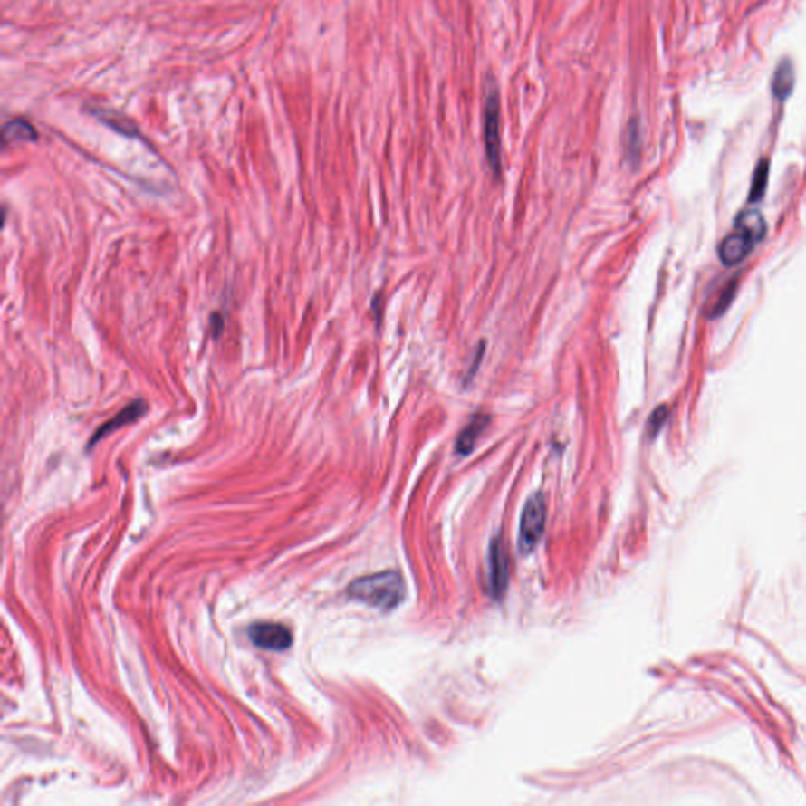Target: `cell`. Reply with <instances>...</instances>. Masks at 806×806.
Wrapping results in <instances>:
<instances>
[{
  "label": "cell",
  "mask_w": 806,
  "mask_h": 806,
  "mask_svg": "<svg viewBox=\"0 0 806 806\" xmlns=\"http://www.w3.org/2000/svg\"><path fill=\"white\" fill-rule=\"evenodd\" d=\"M756 245L758 243L752 236L734 227L731 234L723 238L722 245L718 247V255L724 265L734 266L746 259Z\"/></svg>",
  "instance_id": "cell-6"
},
{
  "label": "cell",
  "mask_w": 806,
  "mask_h": 806,
  "mask_svg": "<svg viewBox=\"0 0 806 806\" xmlns=\"http://www.w3.org/2000/svg\"><path fill=\"white\" fill-rule=\"evenodd\" d=\"M668 415L667 407H658V408L654 409V413L650 415L649 421H648V432H649L650 437H657V434L660 432V428L665 426V422L668 419Z\"/></svg>",
  "instance_id": "cell-15"
},
{
  "label": "cell",
  "mask_w": 806,
  "mask_h": 806,
  "mask_svg": "<svg viewBox=\"0 0 806 806\" xmlns=\"http://www.w3.org/2000/svg\"><path fill=\"white\" fill-rule=\"evenodd\" d=\"M89 112H91V115H93L95 119L101 121V123H104L106 127L114 130L115 133L121 134V136H127V138H140V131H139L138 125H136L133 120H130L125 115L117 112V110H112V109L89 108Z\"/></svg>",
  "instance_id": "cell-8"
},
{
  "label": "cell",
  "mask_w": 806,
  "mask_h": 806,
  "mask_svg": "<svg viewBox=\"0 0 806 806\" xmlns=\"http://www.w3.org/2000/svg\"><path fill=\"white\" fill-rule=\"evenodd\" d=\"M767 183H769V161L763 159L758 164L756 170H754V175H753L752 189H750V200L752 202H758V200L763 199Z\"/></svg>",
  "instance_id": "cell-13"
},
{
  "label": "cell",
  "mask_w": 806,
  "mask_h": 806,
  "mask_svg": "<svg viewBox=\"0 0 806 806\" xmlns=\"http://www.w3.org/2000/svg\"><path fill=\"white\" fill-rule=\"evenodd\" d=\"M639 139H641V131H639V123L637 119H633L626 131V151L627 157L635 159L639 153Z\"/></svg>",
  "instance_id": "cell-14"
},
{
  "label": "cell",
  "mask_w": 806,
  "mask_h": 806,
  "mask_svg": "<svg viewBox=\"0 0 806 806\" xmlns=\"http://www.w3.org/2000/svg\"><path fill=\"white\" fill-rule=\"evenodd\" d=\"M488 421H490L488 416H475L470 424L462 430V434L458 435L457 443H456V449L460 456H468L475 449L477 439L488 426Z\"/></svg>",
  "instance_id": "cell-10"
},
{
  "label": "cell",
  "mask_w": 806,
  "mask_h": 806,
  "mask_svg": "<svg viewBox=\"0 0 806 806\" xmlns=\"http://www.w3.org/2000/svg\"><path fill=\"white\" fill-rule=\"evenodd\" d=\"M147 411H149V405H147L145 400H136V402L130 403L128 407L121 409L119 415L115 416L110 421L106 422L104 426L98 428L97 432L91 437L89 447H93V446L97 445L98 441L106 438L108 435L112 434L115 430H119V428L125 427L128 424H133V422L138 421V419H140Z\"/></svg>",
  "instance_id": "cell-7"
},
{
  "label": "cell",
  "mask_w": 806,
  "mask_h": 806,
  "mask_svg": "<svg viewBox=\"0 0 806 806\" xmlns=\"http://www.w3.org/2000/svg\"><path fill=\"white\" fill-rule=\"evenodd\" d=\"M249 638L257 648L262 649L281 650L289 649L292 646V632L287 627L277 622H257L249 627Z\"/></svg>",
  "instance_id": "cell-4"
},
{
  "label": "cell",
  "mask_w": 806,
  "mask_h": 806,
  "mask_svg": "<svg viewBox=\"0 0 806 806\" xmlns=\"http://www.w3.org/2000/svg\"><path fill=\"white\" fill-rule=\"evenodd\" d=\"M38 139L35 128L32 127V123L23 119L8 121L4 131H2V140L4 144H13V142H35Z\"/></svg>",
  "instance_id": "cell-11"
},
{
  "label": "cell",
  "mask_w": 806,
  "mask_h": 806,
  "mask_svg": "<svg viewBox=\"0 0 806 806\" xmlns=\"http://www.w3.org/2000/svg\"><path fill=\"white\" fill-rule=\"evenodd\" d=\"M547 523V507L542 494H533L524 504L522 520H520V537L518 545L523 553H530L543 536Z\"/></svg>",
  "instance_id": "cell-3"
},
{
  "label": "cell",
  "mask_w": 806,
  "mask_h": 806,
  "mask_svg": "<svg viewBox=\"0 0 806 806\" xmlns=\"http://www.w3.org/2000/svg\"><path fill=\"white\" fill-rule=\"evenodd\" d=\"M772 95L778 101H786L794 91L795 68L789 59H782L772 76Z\"/></svg>",
  "instance_id": "cell-9"
},
{
  "label": "cell",
  "mask_w": 806,
  "mask_h": 806,
  "mask_svg": "<svg viewBox=\"0 0 806 806\" xmlns=\"http://www.w3.org/2000/svg\"><path fill=\"white\" fill-rule=\"evenodd\" d=\"M509 561L505 556L503 541L500 537L492 541L490 550H488V584L492 596L500 599L504 596L507 590V580H509Z\"/></svg>",
  "instance_id": "cell-5"
},
{
  "label": "cell",
  "mask_w": 806,
  "mask_h": 806,
  "mask_svg": "<svg viewBox=\"0 0 806 806\" xmlns=\"http://www.w3.org/2000/svg\"><path fill=\"white\" fill-rule=\"evenodd\" d=\"M734 227L744 230L756 243L763 240L765 232H767V224H765L764 216L756 210H746L744 213H740L739 217L735 219Z\"/></svg>",
  "instance_id": "cell-12"
},
{
  "label": "cell",
  "mask_w": 806,
  "mask_h": 806,
  "mask_svg": "<svg viewBox=\"0 0 806 806\" xmlns=\"http://www.w3.org/2000/svg\"><path fill=\"white\" fill-rule=\"evenodd\" d=\"M735 289H737V285L735 283H729L726 289L723 290L722 296H718V302H716L715 306H714V317L716 315H720V313L724 312L726 311V307L731 304V302L734 300Z\"/></svg>",
  "instance_id": "cell-16"
},
{
  "label": "cell",
  "mask_w": 806,
  "mask_h": 806,
  "mask_svg": "<svg viewBox=\"0 0 806 806\" xmlns=\"http://www.w3.org/2000/svg\"><path fill=\"white\" fill-rule=\"evenodd\" d=\"M407 594L402 575L396 571H379L355 580L349 586V596L358 602L389 611L398 607Z\"/></svg>",
  "instance_id": "cell-1"
},
{
  "label": "cell",
  "mask_w": 806,
  "mask_h": 806,
  "mask_svg": "<svg viewBox=\"0 0 806 806\" xmlns=\"http://www.w3.org/2000/svg\"><path fill=\"white\" fill-rule=\"evenodd\" d=\"M485 104H484V140L490 168L496 175L501 172V114L500 91L494 78L485 82Z\"/></svg>",
  "instance_id": "cell-2"
}]
</instances>
